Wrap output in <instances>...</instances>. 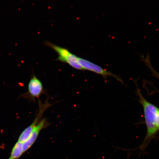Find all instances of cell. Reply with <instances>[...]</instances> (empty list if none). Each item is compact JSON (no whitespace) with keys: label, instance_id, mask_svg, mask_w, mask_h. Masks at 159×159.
I'll return each mask as SVG.
<instances>
[{"label":"cell","instance_id":"1","mask_svg":"<svg viewBox=\"0 0 159 159\" xmlns=\"http://www.w3.org/2000/svg\"><path fill=\"white\" fill-rule=\"evenodd\" d=\"M137 94L139 97V102L143 108L145 122L147 128V134L142 146L143 147L148 143L158 130L156 125L157 114L158 108L147 101L138 89L137 91Z\"/></svg>","mask_w":159,"mask_h":159},{"label":"cell","instance_id":"2","mask_svg":"<svg viewBox=\"0 0 159 159\" xmlns=\"http://www.w3.org/2000/svg\"><path fill=\"white\" fill-rule=\"evenodd\" d=\"M78 61L84 70L92 71L96 74L102 75L104 78H106L109 76L114 77L120 82L122 83L123 82L122 80L116 75L90 61L79 57H78Z\"/></svg>","mask_w":159,"mask_h":159},{"label":"cell","instance_id":"3","mask_svg":"<svg viewBox=\"0 0 159 159\" xmlns=\"http://www.w3.org/2000/svg\"><path fill=\"white\" fill-rule=\"evenodd\" d=\"M49 125V124L46 119L43 118L39 123L33 129L29 138L25 142L22 143V150L23 153L32 146L38 137L41 131Z\"/></svg>","mask_w":159,"mask_h":159},{"label":"cell","instance_id":"4","mask_svg":"<svg viewBox=\"0 0 159 159\" xmlns=\"http://www.w3.org/2000/svg\"><path fill=\"white\" fill-rule=\"evenodd\" d=\"M28 89L30 97L34 99L38 98L44 93L42 83L34 75H33L29 81Z\"/></svg>","mask_w":159,"mask_h":159},{"label":"cell","instance_id":"5","mask_svg":"<svg viewBox=\"0 0 159 159\" xmlns=\"http://www.w3.org/2000/svg\"><path fill=\"white\" fill-rule=\"evenodd\" d=\"M45 44L51 47L58 53L59 56L57 60L60 61L61 62L65 63L67 57L71 54V53L66 48L53 44V43L48 42L45 43Z\"/></svg>","mask_w":159,"mask_h":159},{"label":"cell","instance_id":"6","mask_svg":"<svg viewBox=\"0 0 159 159\" xmlns=\"http://www.w3.org/2000/svg\"><path fill=\"white\" fill-rule=\"evenodd\" d=\"M78 57L76 55L71 53L66 60L65 63H67L73 68L79 70H84L79 62Z\"/></svg>","mask_w":159,"mask_h":159},{"label":"cell","instance_id":"7","mask_svg":"<svg viewBox=\"0 0 159 159\" xmlns=\"http://www.w3.org/2000/svg\"><path fill=\"white\" fill-rule=\"evenodd\" d=\"M23 154L22 143L18 142L13 147L11 156L9 159H17L20 157Z\"/></svg>","mask_w":159,"mask_h":159},{"label":"cell","instance_id":"8","mask_svg":"<svg viewBox=\"0 0 159 159\" xmlns=\"http://www.w3.org/2000/svg\"><path fill=\"white\" fill-rule=\"evenodd\" d=\"M143 61L145 64H146L147 66L149 67V69H150L151 72H152L153 75L159 80V74L155 70L154 68H153L152 65H151L149 56H147L146 57H145V58L143 59Z\"/></svg>","mask_w":159,"mask_h":159},{"label":"cell","instance_id":"9","mask_svg":"<svg viewBox=\"0 0 159 159\" xmlns=\"http://www.w3.org/2000/svg\"><path fill=\"white\" fill-rule=\"evenodd\" d=\"M156 125L157 128L158 130H159V109H158L157 112L156 119Z\"/></svg>","mask_w":159,"mask_h":159}]
</instances>
